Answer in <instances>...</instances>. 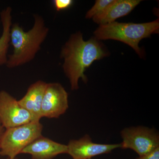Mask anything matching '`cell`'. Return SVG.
I'll list each match as a JSON object with an SVG mask.
<instances>
[{"label":"cell","instance_id":"cell-10","mask_svg":"<svg viewBox=\"0 0 159 159\" xmlns=\"http://www.w3.org/2000/svg\"><path fill=\"white\" fill-rule=\"evenodd\" d=\"M48 83L38 80L29 87L25 95L19 100V103L31 114L33 121H40L41 110L45 91Z\"/></svg>","mask_w":159,"mask_h":159},{"label":"cell","instance_id":"cell-16","mask_svg":"<svg viewBox=\"0 0 159 159\" xmlns=\"http://www.w3.org/2000/svg\"><path fill=\"white\" fill-rule=\"evenodd\" d=\"M5 129H6L3 127L2 125V123L0 122V145H1L2 137L3 134H4V132H5Z\"/></svg>","mask_w":159,"mask_h":159},{"label":"cell","instance_id":"cell-8","mask_svg":"<svg viewBox=\"0 0 159 159\" xmlns=\"http://www.w3.org/2000/svg\"><path fill=\"white\" fill-rule=\"evenodd\" d=\"M67 154L73 159H91L93 157L110 153L120 148V144H102L94 143L86 134L78 140H71L68 144Z\"/></svg>","mask_w":159,"mask_h":159},{"label":"cell","instance_id":"cell-11","mask_svg":"<svg viewBox=\"0 0 159 159\" xmlns=\"http://www.w3.org/2000/svg\"><path fill=\"white\" fill-rule=\"evenodd\" d=\"M139 0H114L101 14L93 18L100 25L114 22L119 18L125 16L140 3Z\"/></svg>","mask_w":159,"mask_h":159},{"label":"cell","instance_id":"cell-12","mask_svg":"<svg viewBox=\"0 0 159 159\" xmlns=\"http://www.w3.org/2000/svg\"><path fill=\"white\" fill-rule=\"evenodd\" d=\"M12 9L8 6L0 13L3 31L0 37V66L6 64L8 61L7 53L10 43V31L12 26Z\"/></svg>","mask_w":159,"mask_h":159},{"label":"cell","instance_id":"cell-1","mask_svg":"<svg viewBox=\"0 0 159 159\" xmlns=\"http://www.w3.org/2000/svg\"><path fill=\"white\" fill-rule=\"evenodd\" d=\"M96 38L88 41L83 39L82 33L72 34L63 47L61 57L64 59L62 67L69 78L72 90L79 89L78 81L81 78L86 83L87 77L84 71L95 61L99 60L108 55L101 43Z\"/></svg>","mask_w":159,"mask_h":159},{"label":"cell","instance_id":"cell-14","mask_svg":"<svg viewBox=\"0 0 159 159\" xmlns=\"http://www.w3.org/2000/svg\"><path fill=\"white\" fill-rule=\"evenodd\" d=\"M74 1L72 0H54L53 4L57 11L66 10L73 5Z\"/></svg>","mask_w":159,"mask_h":159},{"label":"cell","instance_id":"cell-17","mask_svg":"<svg viewBox=\"0 0 159 159\" xmlns=\"http://www.w3.org/2000/svg\"><path fill=\"white\" fill-rule=\"evenodd\" d=\"M7 159H16V158H14V159H9V158H8Z\"/></svg>","mask_w":159,"mask_h":159},{"label":"cell","instance_id":"cell-4","mask_svg":"<svg viewBox=\"0 0 159 159\" xmlns=\"http://www.w3.org/2000/svg\"><path fill=\"white\" fill-rule=\"evenodd\" d=\"M43 125L40 121L32 122L6 129L2 137L0 155L16 158L22 151L35 139L42 135Z\"/></svg>","mask_w":159,"mask_h":159},{"label":"cell","instance_id":"cell-2","mask_svg":"<svg viewBox=\"0 0 159 159\" xmlns=\"http://www.w3.org/2000/svg\"><path fill=\"white\" fill-rule=\"evenodd\" d=\"M34 17V25L28 31H24L17 23L11 26L10 43L13 52L8 58L6 66L8 68H14L30 62L47 38L49 30L43 18L37 14Z\"/></svg>","mask_w":159,"mask_h":159},{"label":"cell","instance_id":"cell-7","mask_svg":"<svg viewBox=\"0 0 159 159\" xmlns=\"http://www.w3.org/2000/svg\"><path fill=\"white\" fill-rule=\"evenodd\" d=\"M69 108L68 94L59 83H48L42 103V118H59Z\"/></svg>","mask_w":159,"mask_h":159},{"label":"cell","instance_id":"cell-6","mask_svg":"<svg viewBox=\"0 0 159 159\" xmlns=\"http://www.w3.org/2000/svg\"><path fill=\"white\" fill-rule=\"evenodd\" d=\"M33 118L16 98L5 90L0 91V122L6 129L27 124Z\"/></svg>","mask_w":159,"mask_h":159},{"label":"cell","instance_id":"cell-13","mask_svg":"<svg viewBox=\"0 0 159 159\" xmlns=\"http://www.w3.org/2000/svg\"><path fill=\"white\" fill-rule=\"evenodd\" d=\"M114 0H97L95 5L87 13L86 18H91L101 14L105 11L107 7L113 2Z\"/></svg>","mask_w":159,"mask_h":159},{"label":"cell","instance_id":"cell-5","mask_svg":"<svg viewBox=\"0 0 159 159\" xmlns=\"http://www.w3.org/2000/svg\"><path fill=\"white\" fill-rule=\"evenodd\" d=\"M122 149H130L139 157L143 156L159 148L158 133L154 129L145 126L126 128L121 132Z\"/></svg>","mask_w":159,"mask_h":159},{"label":"cell","instance_id":"cell-9","mask_svg":"<svg viewBox=\"0 0 159 159\" xmlns=\"http://www.w3.org/2000/svg\"><path fill=\"white\" fill-rule=\"evenodd\" d=\"M67 145L41 135L26 146L21 154L31 155L32 159H53L58 155L67 154Z\"/></svg>","mask_w":159,"mask_h":159},{"label":"cell","instance_id":"cell-3","mask_svg":"<svg viewBox=\"0 0 159 159\" xmlns=\"http://www.w3.org/2000/svg\"><path fill=\"white\" fill-rule=\"evenodd\" d=\"M159 29L158 19L142 24L114 22L100 25L94 34L98 40L113 39L125 43L141 56L142 51L139 47V43L143 39L150 37L151 34L158 33Z\"/></svg>","mask_w":159,"mask_h":159},{"label":"cell","instance_id":"cell-15","mask_svg":"<svg viewBox=\"0 0 159 159\" xmlns=\"http://www.w3.org/2000/svg\"><path fill=\"white\" fill-rule=\"evenodd\" d=\"M135 159H159V148L143 156L139 157Z\"/></svg>","mask_w":159,"mask_h":159}]
</instances>
